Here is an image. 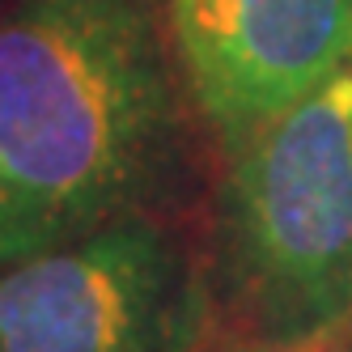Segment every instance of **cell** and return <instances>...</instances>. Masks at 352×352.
Wrapping results in <instances>:
<instances>
[{
  "instance_id": "6da1fadb",
  "label": "cell",
  "mask_w": 352,
  "mask_h": 352,
  "mask_svg": "<svg viewBox=\"0 0 352 352\" xmlns=\"http://www.w3.org/2000/svg\"><path fill=\"white\" fill-rule=\"evenodd\" d=\"M179 157L153 0L0 13V267L144 212Z\"/></svg>"
},
{
  "instance_id": "7a4b0ae2",
  "label": "cell",
  "mask_w": 352,
  "mask_h": 352,
  "mask_svg": "<svg viewBox=\"0 0 352 352\" xmlns=\"http://www.w3.org/2000/svg\"><path fill=\"white\" fill-rule=\"evenodd\" d=\"M217 246L255 336L352 310V60L230 148Z\"/></svg>"
},
{
  "instance_id": "3957f363",
  "label": "cell",
  "mask_w": 352,
  "mask_h": 352,
  "mask_svg": "<svg viewBox=\"0 0 352 352\" xmlns=\"http://www.w3.org/2000/svg\"><path fill=\"white\" fill-rule=\"evenodd\" d=\"M204 314L195 263L148 212L0 267V352H195Z\"/></svg>"
},
{
  "instance_id": "277c9868",
  "label": "cell",
  "mask_w": 352,
  "mask_h": 352,
  "mask_svg": "<svg viewBox=\"0 0 352 352\" xmlns=\"http://www.w3.org/2000/svg\"><path fill=\"white\" fill-rule=\"evenodd\" d=\"M195 107L234 148L352 60V0H162Z\"/></svg>"
},
{
  "instance_id": "5b68a950",
  "label": "cell",
  "mask_w": 352,
  "mask_h": 352,
  "mask_svg": "<svg viewBox=\"0 0 352 352\" xmlns=\"http://www.w3.org/2000/svg\"><path fill=\"white\" fill-rule=\"evenodd\" d=\"M199 352V348H195ZM204 352H352V310L314 327V331H297V336H246L221 348Z\"/></svg>"
}]
</instances>
